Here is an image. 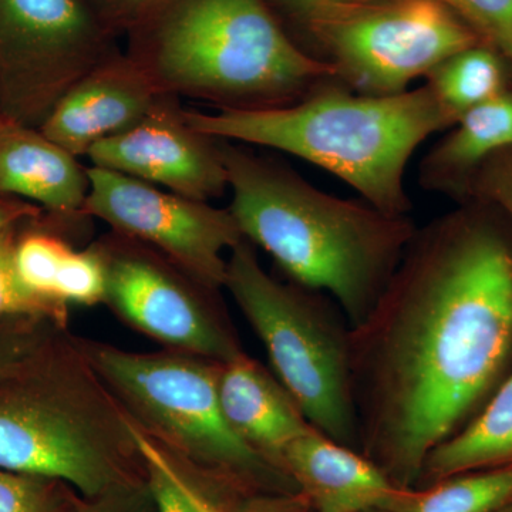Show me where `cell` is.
I'll list each match as a JSON object with an SVG mask.
<instances>
[{
    "label": "cell",
    "instance_id": "6da1fadb",
    "mask_svg": "<svg viewBox=\"0 0 512 512\" xmlns=\"http://www.w3.org/2000/svg\"><path fill=\"white\" fill-rule=\"evenodd\" d=\"M359 451L413 490L427 456L512 370V225L470 200L417 228L365 322L350 329Z\"/></svg>",
    "mask_w": 512,
    "mask_h": 512
},
{
    "label": "cell",
    "instance_id": "7a4b0ae2",
    "mask_svg": "<svg viewBox=\"0 0 512 512\" xmlns=\"http://www.w3.org/2000/svg\"><path fill=\"white\" fill-rule=\"evenodd\" d=\"M220 140L234 215L293 284L326 293L348 319L365 322L409 247L416 224L366 201L320 191L288 164Z\"/></svg>",
    "mask_w": 512,
    "mask_h": 512
},
{
    "label": "cell",
    "instance_id": "3957f363",
    "mask_svg": "<svg viewBox=\"0 0 512 512\" xmlns=\"http://www.w3.org/2000/svg\"><path fill=\"white\" fill-rule=\"evenodd\" d=\"M195 130L308 161L390 215H410L404 174L417 148L453 127L424 84L394 96H365L332 80L305 99L262 110H185Z\"/></svg>",
    "mask_w": 512,
    "mask_h": 512
},
{
    "label": "cell",
    "instance_id": "277c9868",
    "mask_svg": "<svg viewBox=\"0 0 512 512\" xmlns=\"http://www.w3.org/2000/svg\"><path fill=\"white\" fill-rule=\"evenodd\" d=\"M0 468L84 500L147 480L136 427L67 330L0 380Z\"/></svg>",
    "mask_w": 512,
    "mask_h": 512
},
{
    "label": "cell",
    "instance_id": "5b68a950",
    "mask_svg": "<svg viewBox=\"0 0 512 512\" xmlns=\"http://www.w3.org/2000/svg\"><path fill=\"white\" fill-rule=\"evenodd\" d=\"M161 94L218 110L285 107L335 80L286 35L264 0H173L128 56Z\"/></svg>",
    "mask_w": 512,
    "mask_h": 512
},
{
    "label": "cell",
    "instance_id": "8992f818",
    "mask_svg": "<svg viewBox=\"0 0 512 512\" xmlns=\"http://www.w3.org/2000/svg\"><path fill=\"white\" fill-rule=\"evenodd\" d=\"M77 340L136 430L183 476L194 470L247 484L265 476L291 478L229 426L218 394L220 362L177 350L138 353Z\"/></svg>",
    "mask_w": 512,
    "mask_h": 512
},
{
    "label": "cell",
    "instance_id": "52a82bcc",
    "mask_svg": "<svg viewBox=\"0 0 512 512\" xmlns=\"http://www.w3.org/2000/svg\"><path fill=\"white\" fill-rule=\"evenodd\" d=\"M224 289L303 416L330 440L359 451L350 325L338 303L326 293L269 275L245 238L229 252Z\"/></svg>",
    "mask_w": 512,
    "mask_h": 512
},
{
    "label": "cell",
    "instance_id": "ba28073f",
    "mask_svg": "<svg viewBox=\"0 0 512 512\" xmlns=\"http://www.w3.org/2000/svg\"><path fill=\"white\" fill-rule=\"evenodd\" d=\"M301 22L335 70L365 96H394L480 37L440 0H372L318 10Z\"/></svg>",
    "mask_w": 512,
    "mask_h": 512
},
{
    "label": "cell",
    "instance_id": "9c48e42d",
    "mask_svg": "<svg viewBox=\"0 0 512 512\" xmlns=\"http://www.w3.org/2000/svg\"><path fill=\"white\" fill-rule=\"evenodd\" d=\"M111 55L106 26L86 0H0V116L39 130Z\"/></svg>",
    "mask_w": 512,
    "mask_h": 512
},
{
    "label": "cell",
    "instance_id": "30bf717a",
    "mask_svg": "<svg viewBox=\"0 0 512 512\" xmlns=\"http://www.w3.org/2000/svg\"><path fill=\"white\" fill-rule=\"evenodd\" d=\"M106 265L104 303L131 328L170 350L225 363L244 352L221 305L160 252L111 232L94 242Z\"/></svg>",
    "mask_w": 512,
    "mask_h": 512
},
{
    "label": "cell",
    "instance_id": "8fae6325",
    "mask_svg": "<svg viewBox=\"0 0 512 512\" xmlns=\"http://www.w3.org/2000/svg\"><path fill=\"white\" fill-rule=\"evenodd\" d=\"M87 178L86 217L160 252L202 285L224 289L225 252L244 239L231 211L93 165Z\"/></svg>",
    "mask_w": 512,
    "mask_h": 512
},
{
    "label": "cell",
    "instance_id": "7c38bea8",
    "mask_svg": "<svg viewBox=\"0 0 512 512\" xmlns=\"http://www.w3.org/2000/svg\"><path fill=\"white\" fill-rule=\"evenodd\" d=\"M86 157L93 167L194 200L210 202L228 190L220 140L195 130L178 97L168 94L138 123L100 141Z\"/></svg>",
    "mask_w": 512,
    "mask_h": 512
},
{
    "label": "cell",
    "instance_id": "4fadbf2b",
    "mask_svg": "<svg viewBox=\"0 0 512 512\" xmlns=\"http://www.w3.org/2000/svg\"><path fill=\"white\" fill-rule=\"evenodd\" d=\"M163 96L130 57H107L69 90L39 127L70 156L138 123Z\"/></svg>",
    "mask_w": 512,
    "mask_h": 512
},
{
    "label": "cell",
    "instance_id": "5bb4252c",
    "mask_svg": "<svg viewBox=\"0 0 512 512\" xmlns=\"http://www.w3.org/2000/svg\"><path fill=\"white\" fill-rule=\"evenodd\" d=\"M284 467L318 511H392L406 504L414 491L394 484L370 458L318 430L286 448Z\"/></svg>",
    "mask_w": 512,
    "mask_h": 512
},
{
    "label": "cell",
    "instance_id": "9a60e30c",
    "mask_svg": "<svg viewBox=\"0 0 512 512\" xmlns=\"http://www.w3.org/2000/svg\"><path fill=\"white\" fill-rule=\"evenodd\" d=\"M218 394L231 429L279 470L286 448L316 430L276 376L245 352L221 363Z\"/></svg>",
    "mask_w": 512,
    "mask_h": 512
},
{
    "label": "cell",
    "instance_id": "2e32d148",
    "mask_svg": "<svg viewBox=\"0 0 512 512\" xmlns=\"http://www.w3.org/2000/svg\"><path fill=\"white\" fill-rule=\"evenodd\" d=\"M89 190L79 158L47 140L37 128L0 116V195L45 208L60 218H83Z\"/></svg>",
    "mask_w": 512,
    "mask_h": 512
},
{
    "label": "cell",
    "instance_id": "e0dca14e",
    "mask_svg": "<svg viewBox=\"0 0 512 512\" xmlns=\"http://www.w3.org/2000/svg\"><path fill=\"white\" fill-rule=\"evenodd\" d=\"M512 148V92L467 111L419 165L424 190L467 201L471 181L494 154Z\"/></svg>",
    "mask_w": 512,
    "mask_h": 512
},
{
    "label": "cell",
    "instance_id": "ac0fdd59",
    "mask_svg": "<svg viewBox=\"0 0 512 512\" xmlns=\"http://www.w3.org/2000/svg\"><path fill=\"white\" fill-rule=\"evenodd\" d=\"M512 464V370L483 409L427 456L416 488L467 473Z\"/></svg>",
    "mask_w": 512,
    "mask_h": 512
},
{
    "label": "cell",
    "instance_id": "d6986e66",
    "mask_svg": "<svg viewBox=\"0 0 512 512\" xmlns=\"http://www.w3.org/2000/svg\"><path fill=\"white\" fill-rule=\"evenodd\" d=\"M426 86L456 124L467 111L512 92V60L493 46L477 43L434 67Z\"/></svg>",
    "mask_w": 512,
    "mask_h": 512
},
{
    "label": "cell",
    "instance_id": "ffe728a7",
    "mask_svg": "<svg viewBox=\"0 0 512 512\" xmlns=\"http://www.w3.org/2000/svg\"><path fill=\"white\" fill-rule=\"evenodd\" d=\"M512 498L511 466L467 471L414 488L400 508L377 512H495Z\"/></svg>",
    "mask_w": 512,
    "mask_h": 512
},
{
    "label": "cell",
    "instance_id": "44dd1931",
    "mask_svg": "<svg viewBox=\"0 0 512 512\" xmlns=\"http://www.w3.org/2000/svg\"><path fill=\"white\" fill-rule=\"evenodd\" d=\"M15 247L13 229L0 234V318H47L67 328L69 305L45 298L23 284L16 269Z\"/></svg>",
    "mask_w": 512,
    "mask_h": 512
},
{
    "label": "cell",
    "instance_id": "7402d4cb",
    "mask_svg": "<svg viewBox=\"0 0 512 512\" xmlns=\"http://www.w3.org/2000/svg\"><path fill=\"white\" fill-rule=\"evenodd\" d=\"M72 490L62 481L0 468V512H80L82 501Z\"/></svg>",
    "mask_w": 512,
    "mask_h": 512
},
{
    "label": "cell",
    "instance_id": "603a6c76",
    "mask_svg": "<svg viewBox=\"0 0 512 512\" xmlns=\"http://www.w3.org/2000/svg\"><path fill=\"white\" fill-rule=\"evenodd\" d=\"M72 248L63 238L47 232H29L20 237L15 264L23 284L45 298L59 301L55 296L57 275Z\"/></svg>",
    "mask_w": 512,
    "mask_h": 512
},
{
    "label": "cell",
    "instance_id": "cb8c5ba5",
    "mask_svg": "<svg viewBox=\"0 0 512 512\" xmlns=\"http://www.w3.org/2000/svg\"><path fill=\"white\" fill-rule=\"evenodd\" d=\"M63 330L67 328L47 318H0V380L18 373Z\"/></svg>",
    "mask_w": 512,
    "mask_h": 512
},
{
    "label": "cell",
    "instance_id": "d4e9b609",
    "mask_svg": "<svg viewBox=\"0 0 512 512\" xmlns=\"http://www.w3.org/2000/svg\"><path fill=\"white\" fill-rule=\"evenodd\" d=\"M106 284V265L97 245L72 248L57 275L55 296L66 305H99L106 299Z\"/></svg>",
    "mask_w": 512,
    "mask_h": 512
},
{
    "label": "cell",
    "instance_id": "484cf974",
    "mask_svg": "<svg viewBox=\"0 0 512 512\" xmlns=\"http://www.w3.org/2000/svg\"><path fill=\"white\" fill-rule=\"evenodd\" d=\"M470 26L481 42L512 60V0H440Z\"/></svg>",
    "mask_w": 512,
    "mask_h": 512
},
{
    "label": "cell",
    "instance_id": "4316f807",
    "mask_svg": "<svg viewBox=\"0 0 512 512\" xmlns=\"http://www.w3.org/2000/svg\"><path fill=\"white\" fill-rule=\"evenodd\" d=\"M136 433L138 446L146 460L147 483L157 512H200L185 493L173 464L140 431L136 430Z\"/></svg>",
    "mask_w": 512,
    "mask_h": 512
},
{
    "label": "cell",
    "instance_id": "83f0119b",
    "mask_svg": "<svg viewBox=\"0 0 512 512\" xmlns=\"http://www.w3.org/2000/svg\"><path fill=\"white\" fill-rule=\"evenodd\" d=\"M487 202L512 225V148L494 154L474 175L467 201Z\"/></svg>",
    "mask_w": 512,
    "mask_h": 512
},
{
    "label": "cell",
    "instance_id": "f1b7e54d",
    "mask_svg": "<svg viewBox=\"0 0 512 512\" xmlns=\"http://www.w3.org/2000/svg\"><path fill=\"white\" fill-rule=\"evenodd\" d=\"M153 500L147 480L114 488L100 497L82 503L80 512H141Z\"/></svg>",
    "mask_w": 512,
    "mask_h": 512
},
{
    "label": "cell",
    "instance_id": "f546056e",
    "mask_svg": "<svg viewBox=\"0 0 512 512\" xmlns=\"http://www.w3.org/2000/svg\"><path fill=\"white\" fill-rule=\"evenodd\" d=\"M184 490L198 511L228 512L222 510L217 504L212 503L192 485L185 483ZM308 505L312 504L301 494V497L296 498V500H258L242 512H305Z\"/></svg>",
    "mask_w": 512,
    "mask_h": 512
},
{
    "label": "cell",
    "instance_id": "4dcf8cb0",
    "mask_svg": "<svg viewBox=\"0 0 512 512\" xmlns=\"http://www.w3.org/2000/svg\"><path fill=\"white\" fill-rule=\"evenodd\" d=\"M40 208L32 202L0 195V234L13 229L25 218L39 215Z\"/></svg>",
    "mask_w": 512,
    "mask_h": 512
},
{
    "label": "cell",
    "instance_id": "1f68e13d",
    "mask_svg": "<svg viewBox=\"0 0 512 512\" xmlns=\"http://www.w3.org/2000/svg\"><path fill=\"white\" fill-rule=\"evenodd\" d=\"M281 8L298 20L318 12V10L335 8V6L356 5L372 0H278Z\"/></svg>",
    "mask_w": 512,
    "mask_h": 512
},
{
    "label": "cell",
    "instance_id": "d6a6232c",
    "mask_svg": "<svg viewBox=\"0 0 512 512\" xmlns=\"http://www.w3.org/2000/svg\"><path fill=\"white\" fill-rule=\"evenodd\" d=\"M495 512H512V498L510 501H508L507 504L503 505V507H501L500 510Z\"/></svg>",
    "mask_w": 512,
    "mask_h": 512
},
{
    "label": "cell",
    "instance_id": "836d02e7",
    "mask_svg": "<svg viewBox=\"0 0 512 512\" xmlns=\"http://www.w3.org/2000/svg\"><path fill=\"white\" fill-rule=\"evenodd\" d=\"M318 512H338V511L322 510V511H318Z\"/></svg>",
    "mask_w": 512,
    "mask_h": 512
},
{
    "label": "cell",
    "instance_id": "e575fe53",
    "mask_svg": "<svg viewBox=\"0 0 512 512\" xmlns=\"http://www.w3.org/2000/svg\"><path fill=\"white\" fill-rule=\"evenodd\" d=\"M136 2H138V0H136Z\"/></svg>",
    "mask_w": 512,
    "mask_h": 512
}]
</instances>
